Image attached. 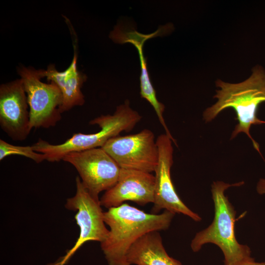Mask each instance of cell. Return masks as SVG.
Masks as SVG:
<instances>
[{
  "mask_svg": "<svg viewBox=\"0 0 265 265\" xmlns=\"http://www.w3.org/2000/svg\"><path fill=\"white\" fill-rule=\"evenodd\" d=\"M262 185V188H263V190L262 191H263V192H265V181H263Z\"/></svg>",
  "mask_w": 265,
  "mask_h": 265,
  "instance_id": "cell-17",
  "label": "cell"
},
{
  "mask_svg": "<svg viewBox=\"0 0 265 265\" xmlns=\"http://www.w3.org/2000/svg\"><path fill=\"white\" fill-rule=\"evenodd\" d=\"M243 182L233 184L221 181L212 185V197L214 205V217L212 223L206 229L197 233L191 241V248L198 252L208 243L217 245L224 256L225 265H235L253 259L251 250L246 245L239 244L235 234L236 211L224 191L231 186H239Z\"/></svg>",
  "mask_w": 265,
  "mask_h": 265,
  "instance_id": "cell-4",
  "label": "cell"
},
{
  "mask_svg": "<svg viewBox=\"0 0 265 265\" xmlns=\"http://www.w3.org/2000/svg\"><path fill=\"white\" fill-rule=\"evenodd\" d=\"M127 261L129 265H182L167 254L157 231L147 233L135 242L127 253Z\"/></svg>",
  "mask_w": 265,
  "mask_h": 265,
  "instance_id": "cell-13",
  "label": "cell"
},
{
  "mask_svg": "<svg viewBox=\"0 0 265 265\" xmlns=\"http://www.w3.org/2000/svg\"><path fill=\"white\" fill-rule=\"evenodd\" d=\"M17 72L27 96L31 130L55 126L61 119L63 99L59 88L53 82L41 81L42 69L20 65Z\"/></svg>",
  "mask_w": 265,
  "mask_h": 265,
  "instance_id": "cell-5",
  "label": "cell"
},
{
  "mask_svg": "<svg viewBox=\"0 0 265 265\" xmlns=\"http://www.w3.org/2000/svg\"><path fill=\"white\" fill-rule=\"evenodd\" d=\"M102 148L122 169L151 173L158 164L156 140L154 133L147 129L135 134L113 137Z\"/></svg>",
  "mask_w": 265,
  "mask_h": 265,
  "instance_id": "cell-7",
  "label": "cell"
},
{
  "mask_svg": "<svg viewBox=\"0 0 265 265\" xmlns=\"http://www.w3.org/2000/svg\"><path fill=\"white\" fill-rule=\"evenodd\" d=\"M62 160L74 166L83 185L96 198L113 186L119 177L121 168L102 147L71 152Z\"/></svg>",
  "mask_w": 265,
  "mask_h": 265,
  "instance_id": "cell-8",
  "label": "cell"
},
{
  "mask_svg": "<svg viewBox=\"0 0 265 265\" xmlns=\"http://www.w3.org/2000/svg\"><path fill=\"white\" fill-rule=\"evenodd\" d=\"M172 140L165 133L158 136L156 143L159 159L155 169V186L152 213L164 209L174 213H182L196 221L201 220L198 214L190 210L181 200L173 184L170 170L173 164Z\"/></svg>",
  "mask_w": 265,
  "mask_h": 265,
  "instance_id": "cell-9",
  "label": "cell"
},
{
  "mask_svg": "<svg viewBox=\"0 0 265 265\" xmlns=\"http://www.w3.org/2000/svg\"><path fill=\"white\" fill-rule=\"evenodd\" d=\"M174 215L167 210L148 213L127 203L108 209L104 220L109 230L101 247L108 265H129L127 255L133 244L147 233L167 229Z\"/></svg>",
  "mask_w": 265,
  "mask_h": 265,
  "instance_id": "cell-1",
  "label": "cell"
},
{
  "mask_svg": "<svg viewBox=\"0 0 265 265\" xmlns=\"http://www.w3.org/2000/svg\"><path fill=\"white\" fill-rule=\"evenodd\" d=\"M142 116L130 106L129 100L116 108L112 115H101L91 120L90 125H97L101 130L93 133H74L64 142L53 144L39 139L32 146L34 151L45 155L50 162L58 161L68 154L102 147L110 139L123 132L132 131Z\"/></svg>",
  "mask_w": 265,
  "mask_h": 265,
  "instance_id": "cell-3",
  "label": "cell"
},
{
  "mask_svg": "<svg viewBox=\"0 0 265 265\" xmlns=\"http://www.w3.org/2000/svg\"><path fill=\"white\" fill-rule=\"evenodd\" d=\"M155 177L151 173L121 168L115 185L106 191L100 200L107 209L118 207L127 201L144 206L154 203Z\"/></svg>",
  "mask_w": 265,
  "mask_h": 265,
  "instance_id": "cell-11",
  "label": "cell"
},
{
  "mask_svg": "<svg viewBox=\"0 0 265 265\" xmlns=\"http://www.w3.org/2000/svg\"><path fill=\"white\" fill-rule=\"evenodd\" d=\"M235 265H265V262H256L254 258L241 262Z\"/></svg>",
  "mask_w": 265,
  "mask_h": 265,
  "instance_id": "cell-16",
  "label": "cell"
},
{
  "mask_svg": "<svg viewBox=\"0 0 265 265\" xmlns=\"http://www.w3.org/2000/svg\"><path fill=\"white\" fill-rule=\"evenodd\" d=\"M76 193L67 199L65 207L77 212L75 218L80 228L79 237L72 248L53 265H64L86 242L96 241L101 243L106 238L109 232L105 225L104 212L99 198L88 192L79 176L76 177Z\"/></svg>",
  "mask_w": 265,
  "mask_h": 265,
  "instance_id": "cell-6",
  "label": "cell"
},
{
  "mask_svg": "<svg viewBox=\"0 0 265 265\" xmlns=\"http://www.w3.org/2000/svg\"><path fill=\"white\" fill-rule=\"evenodd\" d=\"M13 155L25 157L37 163L46 160L45 155L34 151L32 146H17L0 139V160Z\"/></svg>",
  "mask_w": 265,
  "mask_h": 265,
  "instance_id": "cell-15",
  "label": "cell"
},
{
  "mask_svg": "<svg viewBox=\"0 0 265 265\" xmlns=\"http://www.w3.org/2000/svg\"><path fill=\"white\" fill-rule=\"evenodd\" d=\"M74 49L73 59L65 70L58 71L54 64L49 65L45 70L42 69L43 77L56 85L61 92L63 101L60 111L62 113L76 106H82L85 103L81 89L86 77L78 70L76 46Z\"/></svg>",
  "mask_w": 265,
  "mask_h": 265,
  "instance_id": "cell-12",
  "label": "cell"
},
{
  "mask_svg": "<svg viewBox=\"0 0 265 265\" xmlns=\"http://www.w3.org/2000/svg\"><path fill=\"white\" fill-rule=\"evenodd\" d=\"M143 42H137L133 44L136 48L139 58L141 74L140 77V94L141 97L146 100L154 108L160 123L164 128L165 133L169 135L170 132L165 122L163 114L164 111V105L159 102L156 95V92L151 82L147 69V59L145 57L143 47Z\"/></svg>",
  "mask_w": 265,
  "mask_h": 265,
  "instance_id": "cell-14",
  "label": "cell"
},
{
  "mask_svg": "<svg viewBox=\"0 0 265 265\" xmlns=\"http://www.w3.org/2000/svg\"><path fill=\"white\" fill-rule=\"evenodd\" d=\"M0 126L14 141L25 140L31 130L27 96L20 78L0 86Z\"/></svg>",
  "mask_w": 265,
  "mask_h": 265,
  "instance_id": "cell-10",
  "label": "cell"
},
{
  "mask_svg": "<svg viewBox=\"0 0 265 265\" xmlns=\"http://www.w3.org/2000/svg\"><path fill=\"white\" fill-rule=\"evenodd\" d=\"M214 96L217 102L203 112V118L210 122L223 110L232 108L236 112L238 123L236 125L231 139L241 132L245 133L251 140L254 148L260 151L259 145L252 137L250 129L253 125L262 124L265 122L257 116L259 106L265 102V70L256 65L252 70L251 75L239 83H229L218 80Z\"/></svg>",
  "mask_w": 265,
  "mask_h": 265,
  "instance_id": "cell-2",
  "label": "cell"
}]
</instances>
